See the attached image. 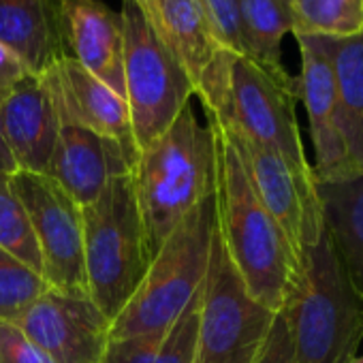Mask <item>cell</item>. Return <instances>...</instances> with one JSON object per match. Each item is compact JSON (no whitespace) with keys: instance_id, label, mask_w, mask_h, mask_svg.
<instances>
[{"instance_id":"277c9868","label":"cell","mask_w":363,"mask_h":363,"mask_svg":"<svg viewBox=\"0 0 363 363\" xmlns=\"http://www.w3.org/2000/svg\"><path fill=\"white\" fill-rule=\"evenodd\" d=\"M216 231V193L199 203L150 259L137 291L111 320L109 340L167 329L203 289Z\"/></svg>"},{"instance_id":"d6986e66","label":"cell","mask_w":363,"mask_h":363,"mask_svg":"<svg viewBox=\"0 0 363 363\" xmlns=\"http://www.w3.org/2000/svg\"><path fill=\"white\" fill-rule=\"evenodd\" d=\"M335 75L337 130L350 175L363 173V33L320 37Z\"/></svg>"},{"instance_id":"5bb4252c","label":"cell","mask_w":363,"mask_h":363,"mask_svg":"<svg viewBox=\"0 0 363 363\" xmlns=\"http://www.w3.org/2000/svg\"><path fill=\"white\" fill-rule=\"evenodd\" d=\"M301 56L299 99L306 105L310 135L314 145V177L316 182H331L348 177V160L337 130L335 109V75L329 54L318 35H295Z\"/></svg>"},{"instance_id":"7c38bea8","label":"cell","mask_w":363,"mask_h":363,"mask_svg":"<svg viewBox=\"0 0 363 363\" xmlns=\"http://www.w3.org/2000/svg\"><path fill=\"white\" fill-rule=\"evenodd\" d=\"M56 363H103L111 320L88 295L48 289L16 323Z\"/></svg>"},{"instance_id":"f1b7e54d","label":"cell","mask_w":363,"mask_h":363,"mask_svg":"<svg viewBox=\"0 0 363 363\" xmlns=\"http://www.w3.org/2000/svg\"><path fill=\"white\" fill-rule=\"evenodd\" d=\"M26 75H33V73H28V69L5 45H0V103L11 94V90Z\"/></svg>"},{"instance_id":"7402d4cb","label":"cell","mask_w":363,"mask_h":363,"mask_svg":"<svg viewBox=\"0 0 363 363\" xmlns=\"http://www.w3.org/2000/svg\"><path fill=\"white\" fill-rule=\"evenodd\" d=\"M238 13L246 58L269 71L284 73L280 45L293 33L291 0H238Z\"/></svg>"},{"instance_id":"ac0fdd59","label":"cell","mask_w":363,"mask_h":363,"mask_svg":"<svg viewBox=\"0 0 363 363\" xmlns=\"http://www.w3.org/2000/svg\"><path fill=\"white\" fill-rule=\"evenodd\" d=\"M69 56L124 99L122 16L101 0H67Z\"/></svg>"},{"instance_id":"30bf717a","label":"cell","mask_w":363,"mask_h":363,"mask_svg":"<svg viewBox=\"0 0 363 363\" xmlns=\"http://www.w3.org/2000/svg\"><path fill=\"white\" fill-rule=\"evenodd\" d=\"M11 184L33 225L41 252L43 280L54 291L88 295L82 206L45 173L16 171Z\"/></svg>"},{"instance_id":"52a82bcc","label":"cell","mask_w":363,"mask_h":363,"mask_svg":"<svg viewBox=\"0 0 363 363\" xmlns=\"http://www.w3.org/2000/svg\"><path fill=\"white\" fill-rule=\"evenodd\" d=\"M274 318L276 312L248 293L216 227L199 306L195 363H255Z\"/></svg>"},{"instance_id":"7a4b0ae2","label":"cell","mask_w":363,"mask_h":363,"mask_svg":"<svg viewBox=\"0 0 363 363\" xmlns=\"http://www.w3.org/2000/svg\"><path fill=\"white\" fill-rule=\"evenodd\" d=\"M214 133L218 145L216 227L220 240L248 293L278 314L295 291L303 267L255 193L235 147L218 128Z\"/></svg>"},{"instance_id":"4316f807","label":"cell","mask_w":363,"mask_h":363,"mask_svg":"<svg viewBox=\"0 0 363 363\" xmlns=\"http://www.w3.org/2000/svg\"><path fill=\"white\" fill-rule=\"evenodd\" d=\"M0 363H56L16 323L0 320Z\"/></svg>"},{"instance_id":"44dd1931","label":"cell","mask_w":363,"mask_h":363,"mask_svg":"<svg viewBox=\"0 0 363 363\" xmlns=\"http://www.w3.org/2000/svg\"><path fill=\"white\" fill-rule=\"evenodd\" d=\"M201 293L167 329L109 340L103 363H195Z\"/></svg>"},{"instance_id":"2e32d148","label":"cell","mask_w":363,"mask_h":363,"mask_svg":"<svg viewBox=\"0 0 363 363\" xmlns=\"http://www.w3.org/2000/svg\"><path fill=\"white\" fill-rule=\"evenodd\" d=\"M0 45L33 75L69 58L67 0H0Z\"/></svg>"},{"instance_id":"6da1fadb","label":"cell","mask_w":363,"mask_h":363,"mask_svg":"<svg viewBox=\"0 0 363 363\" xmlns=\"http://www.w3.org/2000/svg\"><path fill=\"white\" fill-rule=\"evenodd\" d=\"M216 133L210 124H199L189 103L139 152L130 171L150 259L182 220L216 193Z\"/></svg>"},{"instance_id":"8fae6325","label":"cell","mask_w":363,"mask_h":363,"mask_svg":"<svg viewBox=\"0 0 363 363\" xmlns=\"http://www.w3.org/2000/svg\"><path fill=\"white\" fill-rule=\"evenodd\" d=\"M143 13L186 71L208 120L216 118L225 107L229 73L238 54L223 45L203 5L199 0H145Z\"/></svg>"},{"instance_id":"f546056e","label":"cell","mask_w":363,"mask_h":363,"mask_svg":"<svg viewBox=\"0 0 363 363\" xmlns=\"http://www.w3.org/2000/svg\"><path fill=\"white\" fill-rule=\"evenodd\" d=\"M18 171L16 167V160L9 152V145H7V139H5V130H3V120H0V173H9L13 175Z\"/></svg>"},{"instance_id":"83f0119b","label":"cell","mask_w":363,"mask_h":363,"mask_svg":"<svg viewBox=\"0 0 363 363\" xmlns=\"http://www.w3.org/2000/svg\"><path fill=\"white\" fill-rule=\"evenodd\" d=\"M255 363H297L293 340H291V333H289L282 312L276 314L269 335H267Z\"/></svg>"},{"instance_id":"4fadbf2b","label":"cell","mask_w":363,"mask_h":363,"mask_svg":"<svg viewBox=\"0 0 363 363\" xmlns=\"http://www.w3.org/2000/svg\"><path fill=\"white\" fill-rule=\"evenodd\" d=\"M39 79L50 94L60 126L88 128L116 139L130 160L137 162L139 147L133 137L128 105L120 94L96 79L71 56L56 60L39 73Z\"/></svg>"},{"instance_id":"d4e9b609","label":"cell","mask_w":363,"mask_h":363,"mask_svg":"<svg viewBox=\"0 0 363 363\" xmlns=\"http://www.w3.org/2000/svg\"><path fill=\"white\" fill-rule=\"evenodd\" d=\"M48 289L39 272L0 248V320L18 323Z\"/></svg>"},{"instance_id":"3957f363","label":"cell","mask_w":363,"mask_h":363,"mask_svg":"<svg viewBox=\"0 0 363 363\" xmlns=\"http://www.w3.org/2000/svg\"><path fill=\"white\" fill-rule=\"evenodd\" d=\"M297 363H348L363 340V303L327 229L306 255L303 274L280 310Z\"/></svg>"},{"instance_id":"ffe728a7","label":"cell","mask_w":363,"mask_h":363,"mask_svg":"<svg viewBox=\"0 0 363 363\" xmlns=\"http://www.w3.org/2000/svg\"><path fill=\"white\" fill-rule=\"evenodd\" d=\"M325 229L335 255L363 303V173L316 182Z\"/></svg>"},{"instance_id":"9a60e30c","label":"cell","mask_w":363,"mask_h":363,"mask_svg":"<svg viewBox=\"0 0 363 363\" xmlns=\"http://www.w3.org/2000/svg\"><path fill=\"white\" fill-rule=\"evenodd\" d=\"M135 162L126 150L105 135L77 126H60L48 173L84 208L111 179L128 175Z\"/></svg>"},{"instance_id":"4dcf8cb0","label":"cell","mask_w":363,"mask_h":363,"mask_svg":"<svg viewBox=\"0 0 363 363\" xmlns=\"http://www.w3.org/2000/svg\"><path fill=\"white\" fill-rule=\"evenodd\" d=\"M348 363H363V354H361V357H352Z\"/></svg>"},{"instance_id":"8992f818","label":"cell","mask_w":363,"mask_h":363,"mask_svg":"<svg viewBox=\"0 0 363 363\" xmlns=\"http://www.w3.org/2000/svg\"><path fill=\"white\" fill-rule=\"evenodd\" d=\"M120 16L124 30V101L141 152L173 124L195 96V88L135 0H122Z\"/></svg>"},{"instance_id":"ba28073f","label":"cell","mask_w":363,"mask_h":363,"mask_svg":"<svg viewBox=\"0 0 363 363\" xmlns=\"http://www.w3.org/2000/svg\"><path fill=\"white\" fill-rule=\"evenodd\" d=\"M218 128L235 147L255 193L286 235L301 267L306 255L318 244L325 231V214L314 169H301L280 152L261 145L235 128L208 122Z\"/></svg>"},{"instance_id":"9c48e42d","label":"cell","mask_w":363,"mask_h":363,"mask_svg":"<svg viewBox=\"0 0 363 363\" xmlns=\"http://www.w3.org/2000/svg\"><path fill=\"white\" fill-rule=\"evenodd\" d=\"M297 101L299 79L289 71L276 73L250 58L235 56L225 107L208 122L227 124L248 139L280 152L293 164L312 169L297 126Z\"/></svg>"},{"instance_id":"1f68e13d","label":"cell","mask_w":363,"mask_h":363,"mask_svg":"<svg viewBox=\"0 0 363 363\" xmlns=\"http://www.w3.org/2000/svg\"><path fill=\"white\" fill-rule=\"evenodd\" d=\"M135 3L139 5V9H141V11L145 9V0H135Z\"/></svg>"},{"instance_id":"cb8c5ba5","label":"cell","mask_w":363,"mask_h":363,"mask_svg":"<svg viewBox=\"0 0 363 363\" xmlns=\"http://www.w3.org/2000/svg\"><path fill=\"white\" fill-rule=\"evenodd\" d=\"M0 248L41 274V252L28 218V212L18 197L11 175L0 173Z\"/></svg>"},{"instance_id":"5b68a950","label":"cell","mask_w":363,"mask_h":363,"mask_svg":"<svg viewBox=\"0 0 363 363\" xmlns=\"http://www.w3.org/2000/svg\"><path fill=\"white\" fill-rule=\"evenodd\" d=\"M84 214V267L88 295L113 320L145 276L150 257L133 177L111 179Z\"/></svg>"},{"instance_id":"484cf974","label":"cell","mask_w":363,"mask_h":363,"mask_svg":"<svg viewBox=\"0 0 363 363\" xmlns=\"http://www.w3.org/2000/svg\"><path fill=\"white\" fill-rule=\"evenodd\" d=\"M199 3L203 5L223 45L231 50L233 54L246 58L240 13H238V0H199Z\"/></svg>"},{"instance_id":"e0dca14e","label":"cell","mask_w":363,"mask_h":363,"mask_svg":"<svg viewBox=\"0 0 363 363\" xmlns=\"http://www.w3.org/2000/svg\"><path fill=\"white\" fill-rule=\"evenodd\" d=\"M0 120L18 171L48 173L60 120L39 75H26L0 103Z\"/></svg>"},{"instance_id":"603a6c76","label":"cell","mask_w":363,"mask_h":363,"mask_svg":"<svg viewBox=\"0 0 363 363\" xmlns=\"http://www.w3.org/2000/svg\"><path fill=\"white\" fill-rule=\"evenodd\" d=\"M293 35L352 37L363 33V0H291Z\"/></svg>"}]
</instances>
